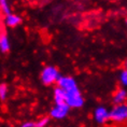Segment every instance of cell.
<instances>
[{
	"label": "cell",
	"instance_id": "cell-1",
	"mask_svg": "<svg viewBox=\"0 0 127 127\" xmlns=\"http://www.w3.org/2000/svg\"><path fill=\"white\" fill-rule=\"evenodd\" d=\"M59 78L60 73L58 69L54 67V66H47L41 72V81L44 85H47V86L56 83Z\"/></svg>",
	"mask_w": 127,
	"mask_h": 127
},
{
	"label": "cell",
	"instance_id": "cell-2",
	"mask_svg": "<svg viewBox=\"0 0 127 127\" xmlns=\"http://www.w3.org/2000/svg\"><path fill=\"white\" fill-rule=\"evenodd\" d=\"M65 102L69 108H81L84 104V99L80 93V90L65 92Z\"/></svg>",
	"mask_w": 127,
	"mask_h": 127
},
{
	"label": "cell",
	"instance_id": "cell-3",
	"mask_svg": "<svg viewBox=\"0 0 127 127\" xmlns=\"http://www.w3.org/2000/svg\"><path fill=\"white\" fill-rule=\"evenodd\" d=\"M127 117V106L123 104H115L114 108L109 112V120L116 123H122Z\"/></svg>",
	"mask_w": 127,
	"mask_h": 127
},
{
	"label": "cell",
	"instance_id": "cell-4",
	"mask_svg": "<svg viewBox=\"0 0 127 127\" xmlns=\"http://www.w3.org/2000/svg\"><path fill=\"white\" fill-rule=\"evenodd\" d=\"M57 84H58L57 87L62 88L64 92H71L79 88L74 79L72 77H68V75H65V77L60 75V78L57 81Z\"/></svg>",
	"mask_w": 127,
	"mask_h": 127
},
{
	"label": "cell",
	"instance_id": "cell-5",
	"mask_svg": "<svg viewBox=\"0 0 127 127\" xmlns=\"http://www.w3.org/2000/svg\"><path fill=\"white\" fill-rule=\"evenodd\" d=\"M69 110H70V108H69L66 103L56 104V106L51 110V116L54 117V119H56V120L64 119V117H66L68 115Z\"/></svg>",
	"mask_w": 127,
	"mask_h": 127
},
{
	"label": "cell",
	"instance_id": "cell-6",
	"mask_svg": "<svg viewBox=\"0 0 127 127\" xmlns=\"http://www.w3.org/2000/svg\"><path fill=\"white\" fill-rule=\"evenodd\" d=\"M94 119L99 124L107 123L109 121V111L104 107H98L94 112Z\"/></svg>",
	"mask_w": 127,
	"mask_h": 127
},
{
	"label": "cell",
	"instance_id": "cell-7",
	"mask_svg": "<svg viewBox=\"0 0 127 127\" xmlns=\"http://www.w3.org/2000/svg\"><path fill=\"white\" fill-rule=\"evenodd\" d=\"M4 23L9 27H15L22 23V18L16 14H9L4 18Z\"/></svg>",
	"mask_w": 127,
	"mask_h": 127
},
{
	"label": "cell",
	"instance_id": "cell-8",
	"mask_svg": "<svg viewBox=\"0 0 127 127\" xmlns=\"http://www.w3.org/2000/svg\"><path fill=\"white\" fill-rule=\"evenodd\" d=\"M126 97H127V93L124 88H121L114 94L113 96V101L115 104H123L124 101L126 100Z\"/></svg>",
	"mask_w": 127,
	"mask_h": 127
},
{
	"label": "cell",
	"instance_id": "cell-9",
	"mask_svg": "<svg viewBox=\"0 0 127 127\" xmlns=\"http://www.w3.org/2000/svg\"><path fill=\"white\" fill-rule=\"evenodd\" d=\"M54 100L56 104H64L65 102V92L62 88L56 87L54 91Z\"/></svg>",
	"mask_w": 127,
	"mask_h": 127
},
{
	"label": "cell",
	"instance_id": "cell-10",
	"mask_svg": "<svg viewBox=\"0 0 127 127\" xmlns=\"http://www.w3.org/2000/svg\"><path fill=\"white\" fill-rule=\"evenodd\" d=\"M0 50L3 53H7L10 51V42H9V39L5 33H2L1 38H0Z\"/></svg>",
	"mask_w": 127,
	"mask_h": 127
},
{
	"label": "cell",
	"instance_id": "cell-11",
	"mask_svg": "<svg viewBox=\"0 0 127 127\" xmlns=\"http://www.w3.org/2000/svg\"><path fill=\"white\" fill-rule=\"evenodd\" d=\"M0 10H1V12L5 15V16L9 14H11V8L5 0H0Z\"/></svg>",
	"mask_w": 127,
	"mask_h": 127
},
{
	"label": "cell",
	"instance_id": "cell-12",
	"mask_svg": "<svg viewBox=\"0 0 127 127\" xmlns=\"http://www.w3.org/2000/svg\"><path fill=\"white\" fill-rule=\"evenodd\" d=\"M8 85L7 84H0V99L5 100V98L8 97Z\"/></svg>",
	"mask_w": 127,
	"mask_h": 127
},
{
	"label": "cell",
	"instance_id": "cell-13",
	"mask_svg": "<svg viewBox=\"0 0 127 127\" xmlns=\"http://www.w3.org/2000/svg\"><path fill=\"white\" fill-rule=\"evenodd\" d=\"M50 122V117H43L36 123V127H45Z\"/></svg>",
	"mask_w": 127,
	"mask_h": 127
},
{
	"label": "cell",
	"instance_id": "cell-14",
	"mask_svg": "<svg viewBox=\"0 0 127 127\" xmlns=\"http://www.w3.org/2000/svg\"><path fill=\"white\" fill-rule=\"evenodd\" d=\"M120 80H121V83H122L124 86H126V84H127V71H126V69H124V70L121 72Z\"/></svg>",
	"mask_w": 127,
	"mask_h": 127
},
{
	"label": "cell",
	"instance_id": "cell-15",
	"mask_svg": "<svg viewBox=\"0 0 127 127\" xmlns=\"http://www.w3.org/2000/svg\"><path fill=\"white\" fill-rule=\"evenodd\" d=\"M22 127H36V123L34 122H25L23 125H22Z\"/></svg>",
	"mask_w": 127,
	"mask_h": 127
},
{
	"label": "cell",
	"instance_id": "cell-16",
	"mask_svg": "<svg viewBox=\"0 0 127 127\" xmlns=\"http://www.w3.org/2000/svg\"><path fill=\"white\" fill-rule=\"evenodd\" d=\"M1 34H2V32H1V30H0V38H1Z\"/></svg>",
	"mask_w": 127,
	"mask_h": 127
}]
</instances>
